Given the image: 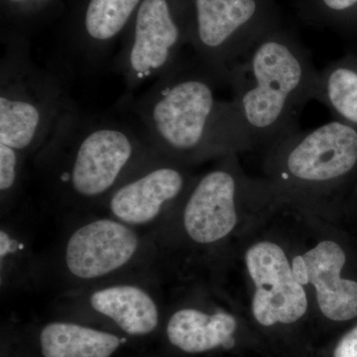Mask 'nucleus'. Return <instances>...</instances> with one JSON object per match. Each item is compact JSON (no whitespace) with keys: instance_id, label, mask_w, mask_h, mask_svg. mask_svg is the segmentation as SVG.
<instances>
[{"instance_id":"15","label":"nucleus","mask_w":357,"mask_h":357,"mask_svg":"<svg viewBox=\"0 0 357 357\" xmlns=\"http://www.w3.org/2000/svg\"><path fill=\"white\" fill-rule=\"evenodd\" d=\"M25 204L0 225V293L1 300L29 293L46 283L45 256L35 246L34 230Z\"/></svg>"},{"instance_id":"21","label":"nucleus","mask_w":357,"mask_h":357,"mask_svg":"<svg viewBox=\"0 0 357 357\" xmlns=\"http://www.w3.org/2000/svg\"><path fill=\"white\" fill-rule=\"evenodd\" d=\"M333 357H357V326L340 338Z\"/></svg>"},{"instance_id":"9","label":"nucleus","mask_w":357,"mask_h":357,"mask_svg":"<svg viewBox=\"0 0 357 357\" xmlns=\"http://www.w3.org/2000/svg\"><path fill=\"white\" fill-rule=\"evenodd\" d=\"M229 164L218 166L197 178L182 203L163 225L152 232L157 245L182 236L194 248H211L231 234L237 223L238 180Z\"/></svg>"},{"instance_id":"13","label":"nucleus","mask_w":357,"mask_h":357,"mask_svg":"<svg viewBox=\"0 0 357 357\" xmlns=\"http://www.w3.org/2000/svg\"><path fill=\"white\" fill-rule=\"evenodd\" d=\"M245 262L255 285L252 314L260 325H290L306 314V292L278 244H255L246 251Z\"/></svg>"},{"instance_id":"2","label":"nucleus","mask_w":357,"mask_h":357,"mask_svg":"<svg viewBox=\"0 0 357 357\" xmlns=\"http://www.w3.org/2000/svg\"><path fill=\"white\" fill-rule=\"evenodd\" d=\"M223 86L198 59L180 57L144 93L121 98L117 107L132 117L159 154L189 166L255 145L232 98L218 96Z\"/></svg>"},{"instance_id":"14","label":"nucleus","mask_w":357,"mask_h":357,"mask_svg":"<svg viewBox=\"0 0 357 357\" xmlns=\"http://www.w3.org/2000/svg\"><path fill=\"white\" fill-rule=\"evenodd\" d=\"M347 257L337 243H319L304 255L293 259L294 276L302 285L316 289L319 310L335 321H349L357 317V282L340 276Z\"/></svg>"},{"instance_id":"17","label":"nucleus","mask_w":357,"mask_h":357,"mask_svg":"<svg viewBox=\"0 0 357 357\" xmlns=\"http://www.w3.org/2000/svg\"><path fill=\"white\" fill-rule=\"evenodd\" d=\"M142 0H89L83 18L79 57L100 67L109 57L115 40L126 29Z\"/></svg>"},{"instance_id":"5","label":"nucleus","mask_w":357,"mask_h":357,"mask_svg":"<svg viewBox=\"0 0 357 357\" xmlns=\"http://www.w3.org/2000/svg\"><path fill=\"white\" fill-rule=\"evenodd\" d=\"M74 105L61 77L34 62L27 42H6L0 60V143L32 161Z\"/></svg>"},{"instance_id":"6","label":"nucleus","mask_w":357,"mask_h":357,"mask_svg":"<svg viewBox=\"0 0 357 357\" xmlns=\"http://www.w3.org/2000/svg\"><path fill=\"white\" fill-rule=\"evenodd\" d=\"M283 25L275 0H192L195 57L229 88L255 45Z\"/></svg>"},{"instance_id":"7","label":"nucleus","mask_w":357,"mask_h":357,"mask_svg":"<svg viewBox=\"0 0 357 357\" xmlns=\"http://www.w3.org/2000/svg\"><path fill=\"white\" fill-rule=\"evenodd\" d=\"M160 278L134 277L58 293L56 316L79 319L119 333L134 344L158 337L166 310Z\"/></svg>"},{"instance_id":"18","label":"nucleus","mask_w":357,"mask_h":357,"mask_svg":"<svg viewBox=\"0 0 357 357\" xmlns=\"http://www.w3.org/2000/svg\"><path fill=\"white\" fill-rule=\"evenodd\" d=\"M316 100L340 119L357 124V70L338 63L319 70Z\"/></svg>"},{"instance_id":"1","label":"nucleus","mask_w":357,"mask_h":357,"mask_svg":"<svg viewBox=\"0 0 357 357\" xmlns=\"http://www.w3.org/2000/svg\"><path fill=\"white\" fill-rule=\"evenodd\" d=\"M119 112L84 114L74 105L59 122L31 161L49 208L65 215L98 211L123 181L161 155Z\"/></svg>"},{"instance_id":"20","label":"nucleus","mask_w":357,"mask_h":357,"mask_svg":"<svg viewBox=\"0 0 357 357\" xmlns=\"http://www.w3.org/2000/svg\"><path fill=\"white\" fill-rule=\"evenodd\" d=\"M301 17L312 25H335L357 9V0H298Z\"/></svg>"},{"instance_id":"19","label":"nucleus","mask_w":357,"mask_h":357,"mask_svg":"<svg viewBox=\"0 0 357 357\" xmlns=\"http://www.w3.org/2000/svg\"><path fill=\"white\" fill-rule=\"evenodd\" d=\"M29 157L0 143V215H10L25 204Z\"/></svg>"},{"instance_id":"12","label":"nucleus","mask_w":357,"mask_h":357,"mask_svg":"<svg viewBox=\"0 0 357 357\" xmlns=\"http://www.w3.org/2000/svg\"><path fill=\"white\" fill-rule=\"evenodd\" d=\"M270 147L280 155L286 178L326 184L356 165L357 130L345 122L332 121L307 132L300 129Z\"/></svg>"},{"instance_id":"11","label":"nucleus","mask_w":357,"mask_h":357,"mask_svg":"<svg viewBox=\"0 0 357 357\" xmlns=\"http://www.w3.org/2000/svg\"><path fill=\"white\" fill-rule=\"evenodd\" d=\"M133 342L79 319L56 316L2 330L1 357H114Z\"/></svg>"},{"instance_id":"4","label":"nucleus","mask_w":357,"mask_h":357,"mask_svg":"<svg viewBox=\"0 0 357 357\" xmlns=\"http://www.w3.org/2000/svg\"><path fill=\"white\" fill-rule=\"evenodd\" d=\"M67 225L45 256L46 282L58 293L134 277L160 278L163 265L152 232L102 211L65 215Z\"/></svg>"},{"instance_id":"10","label":"nucleus","mask_w":357,"mask_h":357,"mask_svg":"<svg viewBox=\"0 0 357 357\" xmlns=\"http://www.w3.org/2000/svg\"><path fill=\"white\" fill-rule=\"evenodd\" d=\"M187 167L158 155L123 181L98 211L153 232L172 215L196 181Z\"/></svg>"},{"instance_id":"8","label":"nucleus","mask_w":357,"mask_h":357,"mask_svg":"<svg viewBox=\"0 0 357 357\" xmlns=\"http://www.w3.org/2000/svg\"><path fill=\"white\" fill-rule=\"evenodd\" d=\"M192 0H142L133 27L112 61V70L123 79L131 98L143 84L171 69L191 39Z\"/></svg>"},{"instance_id":"3","label":"nucleus","mask_w":357,"mask_h":357,"mask_svg":"<svg viewBox=\"0 0 357 357\" xmlns=\"http://www.w3.org/2000/svg\"><path fill=\"white\" fill-rule=\"evenodd\" d=\"M319 77L311 54L283 25L255 45L229 81L253 144L270 146L300 130L301 112L316 100Z\"/></svg>"},{"instance_id":"22","label":"nucleus","mask_w":357,"mask_h":357,"mask_svg":"<svg viewBox=\"0 0 357 357\" xmlns=\"http://www.w3.org/2000/svg\"><path fill=\"white\" fill-rule=\"evenodd\" d=\"M7 1L13 4H20H20L28 3V2L44 1V0H7Z\"/></svg>"},{"instance_id":"16","label":"nucleus","mask_w":357,"mask_h":357,"mask_svg":"<svg viewBox=\"0 0 357 357\" xmlns=\"http://www.w3.org/2000/svg\"><path fill=\"white\" fill-rule=\"evenodd\" d=\"M236 328V318L222 310L178 307L165 312L159 335L172 351L196 356L231 347Z\"/></svg>"}]
</instances>
